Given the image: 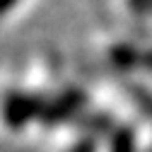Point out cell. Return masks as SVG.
Returning a JSON list of instances; mask_svg holds the SVG:
<instances>
[{
	"mask_svg": "<svg viewBox=\"0 0 152 152\" xmlns=\"http://www.w3.org/2000/svg\"><path fill=\"white\" fill-rule=\"evenodd\" d=\"M126 5L135 15H150L152 12V0H126Z\"/></svg>",
	"mask_w": 152,
	"mask_h": 152,
	"instance_id": "1",
	"label": "cell"
},
{
	"mask_svg": "<svg viewBox=\"0 0 152 152\" xmlns=\"http://www.w3.org/2000/svg\"><path fill=\"white\" fill-rule=\"evenodd\" d=\"M17 5H20V0H0V17H5L7 12H12Z\"/></svg>",
	"mask_w": 152,
	"mask_h": 152,
	"instance_id": "2",
	"label": "cell"
},
{
	"mask_svg": "<svg viewBox=\"0 0 152 152\" xmlns=\"http://www.w3.org/2000/svg\"><path fill=\"white\" fill-rule=\"evenodd\" d=\"M70 152H94V145H92L89 140H85V142H77Z\"/></svg>",
	"mask_w": 152,
	"mask_h": 152,
	"instance_id": "3",
	"label": "cell"
}]
</instances>
